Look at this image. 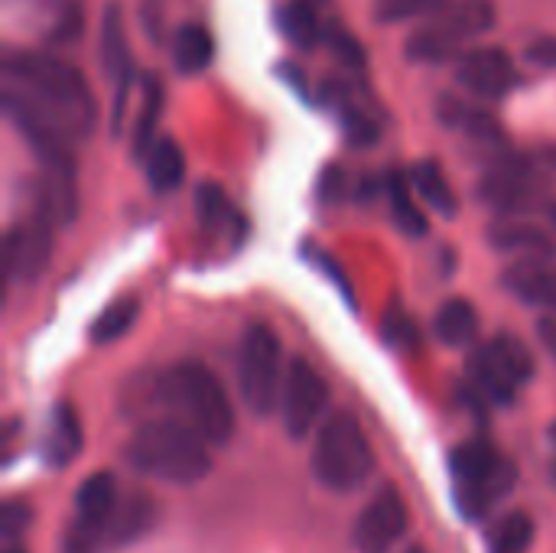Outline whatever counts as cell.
Returning a JSON list of instances; mask_svg holds the SVG:
<instances>
[{
	"instance_id": "cell-17",
	"label": "cell",
	"mask_w": 556,
	"mask_h": 553,
	"mask_svg": "<svg viewBox=\"0 0 556 553\" xmlns=\"http://www.w3.org/2000/svg\"><path fill=\"white\" fill-rule=\"evenodd\" d=\"M502 284L508 293H515L525 303L544 306L547 313H556V267L547 261L518 257L505 274Z\"/></svg>"
},
{
	"instance_id": "cell-20",
	"label": "cell",
	"mask_w": 556,
	"mask_h": 553,
	"mask_svg": "<svg viewBox=\"0 0 556 553\" xmlns=\"http://www.w3.org/2000/svg\"><path fill=\"white\" fill-rule=\"evenodd\" d=\"M388 199H391V218L397 222V228L410 238H424L430 231L427 212L417 202V189L410 183V176H404L401 169H394L388 176Z\"/></svg>"
},
{
	"instance_id": "cell-39",
	"label": "cell",
	"mask_w": 556,
	"mask_h": 553,
	"mask_svg": "<svg viewBox=\"0 0 556 553\" xmlns=\"http://www.w3.org/2000/svg\"><path fill=\"white\" fill-rule=\"evenodd\" d=\"M342 192H345V169L342 166H329L323 173V179H319V199L323 202H336V199H342Z\"/></svg>"
},
{
	"instance_id": "cell-1",
	"label": "cell",
	"mask_w": 556,
	"mask_h": 553,
	"mask_svg": "<svg viewBox=\"0 0 556 553\" xmlns=\"http://www.w3.org/2000/svg\"><path fill=\"white\" fill-rule=\"evenodd\" d=\"M3 78L65 134L91 137L98 127V101L85 75L65 59L42 52H10L3 55Z\"/></svg>"
},
{
	"instance_id": "cell-43",
	"label": "cell",
	"mask_w": 556,
	"mask_h": 553,
	"mask_svg": "<svg viewBox=\"0 0 556 553\" xmlns=\"http://www.w3.org/2000/svg\"><path fill=\"white\" fill-rule=\"evenodd\" d=\"M551 218H554V225H556V202L551 205Z\"/></svg>"
},
{
	"instance_id": "cell-12",
	"label": "cell",
	"mask_w": 556,
	"mask_h": 553,
	"mask_svg": "<svg viewBox=\"0 0 556 553\" xmlns=\"http://www.w3.org/2000/svg\"><path fill=\"white\" fill-rule=\"evenodd\" d=\"M410 528V512L404 495L394 486H381L362 508L355 521V551L358 553H391L397 541Z\"/></svg>"
},
{
	"instance_id": "cell-19",
	"label": "cell",
	"mask_w": 556,
	"mask_h": 553,
	"mask_svg": "<svg viewBox=\"0 0 556 553\" xmlns=\"http://www.w3.org/2000/svg\"><path fill=\"white\" fill-rule=\"evenodd\" d=\"M469 378L476 394H482L489 404L495 407H511L518 398V385L511 381V375L498 365V359L489 352V345H479L469 355Z\"/></svg>"
},
{
	"instance_id": "cell-29",
	"label": "cell",
	"mask_w": 556,
	"mask_h": 553,
	"mask_svg": "<svg viewBox=\"0 0 556 553\" xmlns=\"http://www.w3.org/2000/svg\"><path fill=\"white\" fill-rule=\"evenodd\" d=\"M283 36L296 46V49H313L326 29L319 23V13L309 0H293L283 7Z\"/></svg>"
},
{
	"instance_id": "cell-13",
	"label": "cell",
	"mask_w": 556,
	"mask_h": 553,
	"mask_svg": "<svg viewBox=\"0 0 556 553\" xmlns=\"http://www.w3.org/2000/svg\"><path fill=\"white\" fill-rule=\"evenodd\" d=\"M456 81L485 101H498L511 95L521 85V75L515 68V59L498 49V46H482V49H466L456 65Z\"/></svg>"
},
{
	"instance_id": "cell-21",
	"label": "cell",
	"mask_w": 556,
	"mask_h": 553,
	"mask_svg": "<svg viewBox=\"0 0 556 553\" xmlns=\"http://www.w3.org/2000/svg\"><path fill=\"white\" fill-rule=\"evenodd\" d=\"M78 453H81V420H78V414L68 404H59L52 411L49 433H46V463L62 469Z\"/></svg>"
},
{
	"instance_id": "cell-34",
	"label": "cell",
	"mask_w": 556,
	"mask_h": 553,
	"mask_svg": "<svg viewBox=\"0 0 556 553\" xmlns=\"http://www.w3.org/2000/svg\"><path fill=\"white\" fill-rule=\"evenodd\" d=\"M326 39H329V46L336 49V55H342L345 65L365 68V52H362V46H358L342 26H329V29H326Z\"/></svg>"
},
{
	"instance_id": "cell-32",
	"label": "cell",
	"mask_w": 556,
	"mask_h": 553,
	"mask_svg": "<svg viewBox=\"0 0 556 553\" xmlns=\"http://www.w3.org/2000/svg\"><path fill=\"white\" fill-rule=\"evenodd\" d=\"M450 3L453 0H378L375 16L381 23H404V20H417V16H433Z\"/></svg>"
},
{
	"instance_id": "cell-14",
	"label": "cell",
	"mask_w": 556,
	"mask_h": 553,
	"mask_svg": "<svg viewBox=\"0 0 556 553\" xmlns=\"http://www.w3.org/2000/svg\"><path fill=\"white\" fill-rule=\"evenodd\" d=\"M479 199L492 212H502V215H515V212L534 209L541 202V186H538L534 166L531 163H521V160H511V163L495 166L482 179Z\"/></svg>"
},
{
	"instance_id": "cell-23",
	"label": "cell",
	"mask_w": 556,
	"mask_h": 553,
	"mask_svg": "<svg viewBox=\"0 0 556 553\" xmlns=\"http://www.w3.org/2000/svg\"><path fill=\"white\" fill-rule=\"evenodd\" d=\"M433 329L440 336V342L453 345V349H466L476 342L479 336V313L469 300H446L440 310H437V319H433Z\"/></svg>"
},
{
	"instance_id": "cell-28",
	"label": "cell",
	"mask_w": 556,
	"mask_h": 553,
	"mask_svg": "<svg viewBox=\"0 0 556 553\" xmlns=\"http://www.w3.org/2000/svg\"><path fill=\"white\" fill-rule=\"evenodd\" d=\"M137 313H140V300H134V297H121V300H114V303H111V306H104V310H101V316L91 323V342H98V345H111V342L124 339V336L134 329Z\"/></svg>"
},
{
	"instance_id": "cell-4",
	"label": "cell",
	"mask_w": 556,
	"mask_h": 553,
	"mask_svg": "<svg viewBox=\"0 0 556 553\" xmlns=\"http://www.w3.org/2000/svg\"><path fill=\"white\" fill-rule=\"evenodd\" d=\"M3 111L16 124L20 137L29 143L36 160L42 163V179L52 186L62 225L75 218L78 196H75V156H72V134H65L55 121H49L42 111H36L20 91L3 85Z\"/></svg>"
},
{
	"instance_id": "cell-15",
	"label": "cell",
	"mask_w": 556,
	"mask_h": 553,
	"mask_svg": "<svg viewBox=\"0 0 556 553\" xmlns=\"http://www.w3.org/2000/svg\"><path fill=\"white\" fill-rule=\"evenodd\" d=\"M101 65L111 75L117 98H114V130L121 127V114H124V101H127V88L134 78V59L127 49V36H124V16L121 7L111 3L101 16Z\"/></svg>"
},
{
	"instance_id": "cell-31",
	"label": "cell",
	"mask_w": 556,
	"mask_h": 553,
	"mask_svg": "<svg viewBox=\"0 0 556 553\" xmlns=\"http://www.w3.org/2000/svg\"><path fill=\"white\" fill-rule=\"evenodd\" d=\"M534 544V518L528 512H511L505 515L495 531H492V541L489 548L492 553H528Z\"/></svg>"
},
{
	"instance_id": "cell-10",
	"label": "cell",
	"mask_w": 556,
	"mask_h": 553,
	"mask_svg": "<svg viewBox=\"0 0 556 553\" xmlns=\"http://www.w3.org/2000/svg\"><path fill=\"white\" fill-rule=\"evenodd\" d=\"M329 407V385L326 378L306 362V359H290L287 375H283V391H280V420L283 430L293 440H306L323 414Z\"/></svg>"
},
{
	"instance_id": "cell-11",
	"label": "cell",
	"mask_w": 556,
	"mask_h": 553,
	"mask_svg": "<svg viewBox=\"0 0 556 553\" xmlns=\"http://www.w3.org/2000/svg\"><path fill=\"white\" fill-rule=\"evenodd\" d=\"M117 479L111 473H91L75 492V521L65 538V553H101L104 528L117 508Z\"/></svg>"
},
{
	"instance_id": "cell-8",
	"label": "cell",
	"mask_w": 556,
	"mask_h": 553,
	"mask_svg": "<svg viewBox=\"0 0 556 553\" xmlns=\"http://www.w3.org/2000/svg\"><path fill=\"white\" fill-rule=\"evenodd\" d=\"M283 375V345L277 332L264 323L248 326L238 349V391L254 417H267L280 407Z\"/></svg>"
},
{
	"instance_id": "cell-41",
	"label": "cell",
	"mask_w": 556,
	"mask_h": 553,
	"mask_svg": "<svg viewBox=\"0 0 556 553\" xmlns=\"http://www.w3.org/2000/svg\"><path fill=\"white\" fill-rule=\"evenodd\" d=\"M3 553H26V551H23V548H20L16 541H7V551H3Z\"/></svg>"
},
{
	"instance_id": "cell-5",
	"label": "cell",
	"mask_w": 556,
	"mask_h": 553,
	"mask_svg": "<svg viewBox=\"0 0 556 553\" xmlns=\"http://www.w3.org/2000/svg\"><path fill=\"white\" fill-rule=\"evenodd\" d=\"M375 473L371 443L355 414L336 411L326 417L313 440V476L323 489L349 495L358 492Z\"/></svg>"
},
{
	"instance_id": "cell-36",
	"label": "cell",
	"mask_w": 556,
	"mask_h": 553,
	"mask_svg": "<svg viewBox=\"0 0 556 553\" xmlns=\"http://www.w3.org/2000/svg\"><path fill=\"white\" fill-rule=\"evenodd\" d=\"M29 525V508L20 505V502H7L3 505V538L7 541H16Z\"/></svg>"
},
{
	"instance_id": "cell-26",
	"label": "cell",
	"mask_w": 556,
	"mask_h": 553,
	"mask_svg": "<svg viewBox=\"0 0 556 553\" xmlns=\"http://www.w3.org/2000/svg\"><path fill=\"white\" fill-rule=\"evenodd\" d=\"M212 55H215V42H212V33L202 23H186L176 33L173 59H176V68L182 75H199L202 68L212 65Z\"/></svg>"
},
{
	"instance_id": "cell-9",
	"label": "cell",
	"mask_w": 556,
	"mask_h": 553,
	"mask_svg": "<svg viewBox=\"0 0 556 553\" xmlns=\"http://www.w3.org/2000/svg\"><path fill=\"white\" fill-rule=\"evenodd\" d=\"M59 222H62V212H59L55 192L46 179H39V186L33 192L29 222L16 225L7 235V274H10V280L13 277H36L46 267Z\"/></svg>"
},
{
	"instance_id": "cell-44",
	"label": "cell",
	"mask_w": 556,
	"mask_h": 553,
	"mask_svg": "<svg viewBox=\"0 0 556 553\" xmlns=\"http://www.w3.org/2000/svg\"><path fill=\"white\" fill-rule=\"evenodd\" d=\"M551 437H554V447H556V424H554V430H551Z\"/></svg>"
},
{
	"instance_id": "cell-22",
	"label": "cell",
	"mask_w": 556,
	"mask_h": 553,
	"mask_svg": "<svg viewBox=\"0 0 556 553\" xmlns=\"http://www.w3.org/2000/svg\"><path fill=\"white\" fill-rule=\"evenodd\" d=\"M163 114V85L156 75H143V98H140V111L130 124V153L134 160H143L150 153V147L156 143V124Z\"/></svg>"
},
{
	"instance_id": "cell-3",
	"label": "cell",
	"mask_w": 556,
	"mask_h": 553,
	"mask_svg": "<svg viewBox=\"0 0 556 553\" xmlns=\"http://www.w3.org/2000/svg\"><path fill=\"white\" fill-rule=\"evenodd\" d=\"M153 394L179 420L195 427L212 447H225L235 437V404L222 378L208 365L189 359V362L166 368L156 378Z\"/></svg>"
},
{
	"instance_id": "cell-42",
	"label": "cell",
	"mask_w": 556,
	"mask_h": 553,
	"mask_svg": "<svg viewBox=\"0 0 556 553\" xmlns=\"http://www.w3.org/2000/svg\"><path fill=\"white\" fill-rule=\"evenodd\" d=\"M404 553H430V551H427L424 544H414V548H407V551H404Z\"/></svg>"
},
{
	"instance_id": "cell-37",
	"label": "cell",
	"mask_w": 556,
	"mask_h": 553,
	"mask_svg": "<svg viewBox=\"0 0 556 553\" xmlns=\"http://www.w3.org/2000/svg\"><path fill=\"white\" fill-rule=\"evenodd\" d=\"M388 316H391V313H388ZM388 336H391L394 345H407V349H414V345L420 342V332L407 323L404 313H394V316L388 319Z\"/></svg>"
},
{
	"instance_id": "cell-18",
	"label": "cell",
	"mask_w": 556,
	"mask_h": 553,
	"mask_svg": "<svg viewBox=\"0 0 556 553\" xmlns=\"http://www.w3.org/2000/svg\"><path fill=\"white\" fill-rule=\"evenodd\" d=\"M489 244L505 251V254H518V257H534V261H547L556 257V241L538 225L531 222H502L489 231Z\"/></svg>"
},
{
	"instance_id": "cell-38",
	"label": "cell",
	"mask_w": 556,
	"mask_h": 553,
	"mask_svg": "<svg viewBox=\"0 0 556 553\" xmlns=\"http://www.w3.org/2000/svg\"><path fill=\"white\" fill-rule=\"evenodd\" d=\"M525 55H528L534 65H541V68H556V36H538V39L525 49Z\"/></svg>"
},
{
	"instance_id": "cell-35",
	"label": "cell",
	"mask_w": 556,
	"mask_h": 553,
	"mask_svg": "<svg viewBox=\"0 0 556 553\" xmlns=\"http://www.w3.org/2000/svg\"><path fill=\"white\" fill-rule=\"evenodd\" d=\"M306 257H309V261H313V264H316V267H319V271H323V274L339 287V290H342V297L352 303V284H349V277L336 267V261H332L326 251H319V248H306Z\"/></svg>"
},
{
	"instance_id": "cell-25",
	"label": "cell",
	"mask_w": 556,
	"mask_h": 553,
	"mask_svg": "<svg viewBox=\"0 0 556 553\" xmlns=\"http://www.w3.org/2000/svg\"><path fill=\"white\" fill-rule=\"evenodd\" d=\"M440 121H446L450 127H456L459 134L476 137V140L495 143L502 137V127L489 111H482V108H476L469 101H459V98H443L440 101Z\"/></svg>"
},
{
	"instance_id": "cell-6",
	"label": "cell",
	"mask_w": 556,
	"mask_h": 553,
	"mask_svg": "<svg viewBox=\"0 0 556 553\" xmlns=\"http://www.w3.org/2000/svg\"><path fill=\"white\" fill-rule=\"evenodd\" d=\"M450 473L456 486V505L463 518H482L492 512L518 479L511 460H505L489 440H466L450 456Z\"/></svg>"
},
{
	"instance_id": "cell-40",
	"label": "cell",
	"mask_w": 556,
	"mask_h": 553,
	"mask_svg": "<svg viewBox=\"0 0 556 553\" xmlns=\"http://www.w3.org/2000/svg\"><path fill=\"white\" fill-rule=\"evenodd\" d=\"M538 336H541L544 349L556 359V313H547V316L538 319Z\"/></svg>"
},
{
	"instance_id": "cell-24",
	"label": "cell",
	"mask_w": 556,
	"mask_h": 553,
	"mask_svg": "<svg viewBox=\"0 0 556 553\" xmlns=\"http://www.w3.org/2000/svg\"><path fill=\"white\" fill-rule=\"evenodd\" d=\"M143 163H147V179L156 192H173L186 176V156L173 137H156Z\"/></svg>"
},
{
	"instance_id": "cell-16",
	"label": "cell",
	"mask_w": 556,
	"mask_h": 553,
	"mask_svg": "<svg viewBox=\"0 0 556 553\" xmlns=\"http://www.w3.org/2000/svg\"><path fill=\"white\" fill-rule=\"evenodd\" d=\"M156 521V502L143 492V489H134V492H124L117 499V508L104 528V551H124L130 544H137Z\"/></svg>"
},
{
	"instance_id": "cell-27",
	"label": "cell",
	"mask_w": 556,
	"mask_h": 553,
	"mask_svg": "<svg viewBox=\"0 0 556 553\" xmlns=\"http://www.w3.org/2000/svg\"><path fill=\"white\" fill-rule=\"evenodd\" d=\"M410 183H414L417 196H420L430 209L443 212L446 218H453V215L459 212V199H456V192H453L446 173H443L433 160L417 163V166L410 169Z\"/></svg>"
},
{
	"instance_id": "cell-30",
	"label": "cell",
	"mask_w": 556,
	"mask_h": 553,
	"mask_svg": "<svg viewBox=\"0 0 556 553\" xmlns=\"http://www.w3.org/2000/svg\"><path fill=\"white\" fill-rule=\"evenodd\" d=\"M485 345H489V352L498 359V365L511 375V381H515L518 388H525V385L534 378V355H531V349H528L518 336L502 332V336H495V339L485 342Z\"/></svg>"
},
{
	"instance_id": "cell-2",
	"label": "cell",
	"mask_w": 556,
	"mask_h": 553,
	"mask_svg": "<svg viewBox=\"0 0 556 553\" xmlns=\"http://www.w3.org/2000/svg\"><path fill=\"white\" fill-rule=\"evenodd\" d=\"M208 440L179 417H156L134 430L124 460L147 479L169 486H195L212 473Z\"/></svg>"
},
{
	"instance_id": "cell-33",
	"label": "cell",
	"mask_w": 556,
	"mask_h": 553,
	"mask_svg": "<svg viewBox=\"0 0 556 553\" xmlns=\"http://www.w3.org/2000/svg\"><path fill=\"white\" fill-rule=\"evenodd\" d=\"M195 209H199V218L205 222V225H218V222H225L228 218V199H225V192L215 186V183H205L202 189H199V196H195Z\"/></svg>"
},
{
	"instance_id": "cell-7",
	"label": "cell",
	"mask_w": 556,
	"mask_h": 553,
	"mask_svg": "<svg viewBox=\"0 0 556 553\" xmlns=\"http://www.w3.org/2000/svg\"><path fill=\"white\" fill-rule=\"evenodd\" d=\"M492 0H453L440 13H433L420 29L407 39V59L440 65L446 59H459L472 39L485 36L495 26Z\"/></svg>"
}]
</instances>
